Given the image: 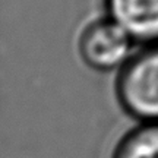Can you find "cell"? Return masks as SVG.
<instances>
[{
	"label": "cell",
	"mask_w": 158,
	"mask_h": 158,
	"mask_svg": "<svg viewBox=\"0 0 158 158\" xmlns=\"http://www.w3.org/2000/svg\"><path fill=\"white\" fill-rule=\"evenodd\" d=\"M136 41L110 16L89 22L78 38L81 60L97 72L120 70L135 53Z\"/></svg>",
	"instance_id": "cell-2"
},
{
	"label": "cell",
	"mask_w": 158,
	"mask_h": 158,
	"mask_svg": "<svg viewBox=\"0 0 158 158\" xmlns=\"http://www.w3.org/2000/svg\"><path fill=\"white\" fill-rule=\"evenodd\" d=\"M111 158H158V123H138L127 130Z\"/></svg>",
	"instance_id": "cell-4"
},
{
	"label": "cell",
	"mask_w": 158,
	"mask_h": 158,
	"mask_svg": "<svg viewBox=\"0 0 158 158\" xmlns=\"http://www.w3.org/2000/svg\"><path fill=\"white\" fill-rule=\"evenodd\" d=\"M104 12L136 44L158 43V0H102Z\"/></svg>",
	"instance_id": "cell-3"
},
{
	"label": "cell",
	"mask_w": 158,
	"mask_h": 158,
	"mask_svg": "<svg viewBox=\"0 0 158 158\" xmlns=\"http://www.w3.org/2000/svg\"><path fill=\"white\" fill-rule=\"evenodd\" d=\"M116 98L138 123H158V43L145 44L117 70Z\"/></svg>",
	"instance_id": "cell-1"
}]
</instances>
